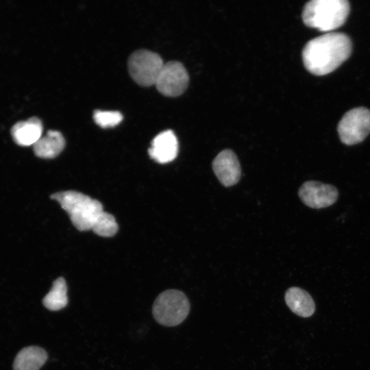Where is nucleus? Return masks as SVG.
<instances>
[{
  "label": "nucleus",
  "instance_id": "obj_15",
  "mask_svg": "<svg viewBox=\"0 0 370 370\" xmlns=\"http://www.w3.org/2000/svg\"><path fill=\"white\" fill-rule=\"evenodd\" d=\"M42 304L45 308L51 311H57L66 306L67 286L63 278L60 277L53 282L51 289L42 299Z\"/></svg>",
  "mask_w": 370,
  "mask_h": 370
},
{
  "label": "nucleus",
  "instance_id": "obj_2",
  "mask_svg": "<svg viewBox=\"0 0 370 370\" xmlns=\"http://www.w3.org/2000/svg\"><path fill=\"white\" fill-rule=\"evenodd\" d=\"M65 210L73 225L80 231L92 230L96 221L104 211L97 199L75 190H66L51 195Z\"/></svg>",
  "mask_w": 370,
  "mask_h": 370
},
{
  "label": "nucleus",
  "instance_id": "obj_17",
  "mask_svg": "<svg viewBox=\"0 0 370 370\" xmlns=\"http://www.w3.org/2000/svg\"><path fill=\"white\" fill-rule=\"evenodd\" d=\"M95 122L101 127H112L123 120V115L117 111L96 110L93 114Z\"/></svg>",
  "mask_w": 370,
  "mask_h": 370
},
{
  "label": "nucleus",
  "instance_id": "obj_11",
  "mask_svg": "<svg viewBox=\"0 0 370 370\" xmlns=\"http://www.w3.org/2000/svg\"><path fill=\"white\" fill-rule=\"evenodd\" d=\"M42 124L37 117L16 123L11 129L14 141L20 146L34 145L42 136Z\"/></svg>",
  "mask_w": 370,
  "mask_h": 370
},
{
  "label": "nucleus",
  "instance_id": "obj_14",
  "mask_svg": "<svg viewBox=\"0 0 370 370\" xmlns=\"http://www.w3.org/2000/svg\"><path fill=\"white\" fill-rule=\"evenodd\" d=\"M47 353L42 347L29 346L22 349L16 355L14 370H39L47 359Z\"/></svg>",
  "mask_w": 370,
  "mask_h": 370
},
{
  "label": "nucleus",
  "instance_id": "obj_10",
  "mask_svg": "<svg viewBox=\"0 0 370 370\" xmlns=\"http://www.w3.org/2000/svg\"><path fill=\"white\" fill-rule=\"evenodd\" d=\"M178 153V141L172 130H165L158 134L151 141L148 149L149 156L160 164L173 160Z\"/></svg>",
  "mask_w": 370,
  "mask_h": 370
},
{
  "label": "nucleus",
  "instance_id": "obj_6",
  "mask_svg": "<svg viewBox=\"0 0 370 370\" xmlns=\"http://www.w3.org/2000/svg\"><path fill=\"white\" fill-rule=\"evenodd\" d=\"M337 131L345 145L361 143L370 133V110L364 107L349 110L339 121Z\"/></svg>",
  "mask_w": 370,
  "mask_h": 370
},
{
  "label": "nucleus",
  "instance_id": "obj_16",
  "mask_svg": "<svg viewBox=\"0 0 370 370\" xmlns=\"http://www.w3.org/2000/svg\"><path fill=\"white\" fill-rule=\"evenodd\" d=\"M92 230L99 236L110 237L118 230V224L114 216L103 211L94 224Z\"/></svg>",
  "mask_w": 370,
  "mask_h": 370
},
{
  "label": "nucleus",
  "instance_id": "obj_1",
  "mask_svg": "<svg viewBox=\"0 0 370 370\" xmlns=\"http://www.w3.org/2000/svg\"><path fill=\"white\" fill-rule=\"evenodd\" d=\"M352 41L341 32H328L309 40L302 51L304 66L315 75H327L351 55Z\"/></svg>",
  "mask_w": 370,
  "mask_h": 370
},
{
  "label": "nucleus",
  "instance_id": "obj_9",
  "mask_svg": "<svg viewBox=\"0 0 370 370\" xmlns=\"http://www.w3.org/2000/svg\"><path fill=\"white\" fill-rule=\"evenodd\" d=\"M213 171L219 180L225 186L236 184L241 178V169L239 161L230 149L221 151L212 162Z\"/></svg>",
  "mask_w": 370,
  "mask_h": 370
},
{
  "label": "nucleus",
  "instance_id": "obj_3",
  "mask_svg": "<svg viewBox=\"0 0 370 370\" xmlns=\"http://www.w3.org/2000/svg\"><path fill=\"white\" fill-rule=\"evenodd\" d=\"M347 0H312L304 5V24L321 32H330L343 25L349 13Z\"/></svg>",
  "mask_w": 370,
  "mask_h": 370
},
{
  "label": "nucleus",
  "instance_id": "obj_13",
  "mask_svg": "<svg viewBox=\"0 0 370 370\" xmlns=\"http://www.w3.org/2000/svg\"><path fill=\"white\" fill-rule=\"evenodd\" d=\"M65 140L62 134L56 130H49L47 134L33 145L36 156L42 158H53L64 149Z\"/></svg>",
  "mask_w": 370,
  "mask_h": 370
},
{
  "label": "nucleus",
  "instance_id": "obj_7",
  "mask_svg": "<svg viewBox=\"0 0 370 370\" xmlns=\"http://www.w3.org/2000/svg\"><path fill=\"white\" fill-rule=\"evenodd\" d=\"M189 76L184 66L177 61L164 63L155 84L158 90L168 97H177L187 88Z\"/></svg>",
  "mask_w": 370,
  "mask_h": 370
},
{
  "label": "nucleus",
  "instance_id": "obj_4",
  "mask_svg": "<svg viewBox=\"0 0 370 370\" xmlns=\"http://www.w3.org/2000/svg\"><path fill=\"white\" fill-rule=\"evenodd\" d=\"M190 311L186 295L179 290L162 292L156 299L152 312L155 320L162 325L176 326L183 322Z\"/></svg>",
  "mask_w": 370,
  "mask_h": 370
},
{
  "label": "nucleus",
  "instance_id": "obj_8",
  "mask_svg": "<svg viewBox=\"0 0 370 370\" xmlns=\"http://www.w3.org/2000/svg\"><path fill=\"white\" fill-rule=\"evenodd\" d=\"M298 195L305 205L319 209L334 204L338 199V192L333 185L311 180L301 186Z\"/></svg>",
  "mask_w": 370,
  "mask_h": 370
},
{
  "label": "nucleus",
  "instance_id": "obj_12",
  "mask_svg": "<svg viewBox=\"0 0 370 370\" xmlns=\"http://www.w3.org/2000/svg\"><path fill=\"white\" fill-rule=\"evenodd\" d=\"M284 299L290 310L301 317H309L315 311V304L311 295L305 290L293 286L287 289Z\"/></svg>",
  "mask_w": 370,
  "mask_h": 370
},
{
  "label": "nucleus",
  "instance_id": "obj_5",
  "mask_svg": "<svg viewBox=\"0 0 370 370\" xmlns=\"http://www.w3.org/2000/svg\"><path fill=\"white\" fill-rule=\"evenodd\" d=\"M164 64L158 53L140 49L132 53L127 66L131 77L138 84L149 86L156 84Z\"/></svg>",
  "mask_w": 370,
  "mask_h": 370
}]
</instances>
